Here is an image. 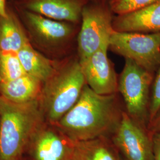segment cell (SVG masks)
<instances>
[{
	"mask_svg": "<svg viewBox=\"0 0 160 160\" xmlns=\"http://www.w3.org/2000/svg\"><path fill=\"white\" fill-rule=\"evenodd\" d=\"M119 96L98 94L86 85L77 102L55 125L75 142L111 138L125 110Z\"/></svg>",
	"mask_w": 160,
	"mask_h": 160,
	"instance_id": "obj_1",
	"label": "cell"
},
{
	"mask_svg": "<svg viewBox=\"0 0 160 160\" xmlns=\"http://www.w3.org/2000/svg\"><path fill=\"white\" fill-rule=\"evenodd\" d=\"M86 85L77 53L57 61L43 82L39 102L47 123L55 125L77 102Z\"/></svg>",
	"mask_w": 160,
	"mask_h": 160,
	"instance_id": "obj_2",
	"label": "cell"
},
{
	"mask_svg": "<svg viewBox=\"0 0 160 160\" xmlns=\"http://www.w3.org/2000/svg\"><path fill=\"white\" fill-rule=\"evenodd\" d=\"M45 122L39 100L12 103L0 96V160H22L34 133Z\"/></svg>",
	"mask_w": 160,
	"mask_h": 160,
	"instance_id": "obj_3",
	"label": "cell"
},
{
	"mask_svg": "<svg viewBox=\"0 0 160 160\" xmlns=\"http://www.w3.org/2000/svg\"><path fill=\"white\" fill-rule=\"evenodd\" d=\"M11 6L23 25L30 44L37 51L53 61L77 53L81 24L53 20Z\"/></svg>",
	"mask_w": 160,
	"mask_h": 160,
	"instance_id": "obj_4",
	"label": "cell"
},
{
	"mask_svg": "<svg viewBox=\"0 0 160 160\" xmlns=\"http://www.w3.org/2000/svg\"><path fill=\"white\" fill-rule=\"evenodd\" d=\"M154 75L133 61L125 59V65L118 79V94L122 98L125 112L132 119L147 128Z\"/></svg>",
	"mask_w": 160,
	"mask_h": 160,
	"instance_id": "obj_5",
	"label": "cell"
},
{
	"mask_svg": "<svg viewBox=\"0 0 160 160\" xmlns=\"http://www.w3.org/2000/svg\"><path fill=\"white\" fill-rule=\"evenodd\" d=\"M114 16L108 2L102 0H90L84 6L77 44L80 61L103 48L109 49L110 38L114 32L112 26Z\"/></svg>",
	"mask_w": 160,
	"mask_h": 160,
	"instance_id": "obj_6",
	"label": "cell"
},
{
	"mask_svg": "<svg viewBox=\"0 0 160 160\" xmlns=\"http://www.w3.org/2000/svg\"><path fill=\"white\" fill-rule=\"evenodd\" d=\"M109 50L125 59L133 61L155 74L160 65V33L114 31L109 40Z\"/></svg>",
	"mask_w": 160,
	"mask_h": 160,
	"instance_id": "obj_7",
	"label": "cell"
},
{
	"mask_svg": "<svg viewBox=\"0 0 160 160\" xmlns=\"http://www.w3.org/2000/svg\"><path fill=\"white\" fill-rule=\"evenodd\" d=\"M152 134L124 110L120 123L110 138L125 160H153Z\"/></svg>",
	"mask_w": 160,
	"mask_h": 160,
	"instance_id": "obj_8",
	"label": "cell"
},
{
	"mask_svg": "<svg viewBox=\"0 0 160 160\" xmlns=\"http://www.w3.org/2000/svg\"><path fill=\"white\" fill-rule=\"evenodd\" d=\"M75 142L57 126L45 122L30 139L27 160H67L74 154Z\"/></svg>",
	"mask_w": 160,
	"mask_h": 160,
	"instance_id": "obj_9",
	"label": "cell"
},
{
	"mask_svg": "<svg viewBox=\"0 0 160 160\" xmlns=\"http://www.w3.org/2000/svg\"><path fill=\"white\" fill-rule=\"evenodd\" d=\"M108 50L103 48L80 61L86 85L100 95L118 93L119 76L108 58Z\"/></svg>",
	"mask_w": 160,
	"mask_h": 160,
	"instance_id": "obj_10",
	"label": "cell"
},
{
	"mask_svg": "<svg viewBox=\"0 0 160 160\" xmlns=\"http://www.w3.org/2000/svg\"><path fill=\"white\" fill-rule=\"evenodd\" d=\"M90 0H9L17 8L53 20L81 24V13Z\"/></svg>",
	"mask_w": 160,
	"mask_h": 160,
	"instance_id": "obj_11",
	"label": "cell"
},
{
	"mask_svg": "<svg viewBox=\"0 0 160 160\" xmlns=\"http://www.w3.org/2000/svg\"><path fill=\"white\" fill-rule=\"evenodd\" d=\"M112 26L118 32L160 33V0L134 12L114 15Z\"/></svg>",
	"mask_w": 160,
	"mask_h": 160,
	"instance_id": "obj_12",
	"label": "cell"
},
{
	"mask_svg": "<svg viewBox=\"0 0 160 160\" xmlns=\"http://www.w3.org/2000/svg\"><path fill=\"white\" fill-rule=\"evenodd\" d=\"M28 43L23 25L8 1V16H0L1 53H17Z\"/></svg>",
	"mask_w": 160,
	"mask_h": 160,
	"instance_id": "obj_13",
	"label": "cell"
},
{
	"mask_svg": "<svg viewBox=\"0 0 160 160\" xmlns=\"http://www.w3.org/2000/svg\"><path fill=\"white\" fill-rule=\"evenodd\" d=\"M43 82L30 75L0 82V96L12 103L23 104L39 100Z\"/></svg>",
	"mask_w": 160,
	"mask_h": 160,
	"instance_id": "obj_14",
	"label": "cell"
},
{
	"mask_svg": "<svg viewBox=\"0 0 160 160\" xmlns=\"http://www.w3.org/2000/svg\"><path fill=\"white\" fill-rule=\"evenodd\" d=\"M17 55L26 74L43 83L55 71L57 61L46 57L30 43L24 46Z\"/></svg>",
	"mask_w": 160,
	"mask_h": 160,
	"instance_id": "obj_15",
	"label": "cell"
},
{
	"mask_svg": "<svg viewBox=\"0 0 160 160\" xmlns=\"http://www.w3.org/2000/svg\"><path fill=\"white\" fill-rule=\"evenodd\" d=\"M74 154L78 160H122L110 138L75 142Z\"/></svg>",
	"mask_w": 160,
	"mask_h": 160,
	"instance_id": "obj_16",
	"label": "cell"
},
{
	"mask_svg": "<svg viewBox=\"0 0 160 160\" xmlns=\"http://www.w3.org/2000/svg\"><path fill=\"white\" fill-rule=\"evenodd\" d=\"M26 74L17 53H1L0 82L16 80Z\"/></svg>",
	"mask_w": 160,
	"mask_h": 160,
	"instance_id": "obj_17",
	"label": "cell"
},
{
	"mask_svg": "<svg viewBox=\"0 0 160 160\" xmlns=\"http://www.w3.org/2000/svg\"><path fill=\"white\" fill-rule=\"evenodd\" d=\"M159 0H108V4L114 15L134 12Z\"/></svg>",
	"mask_w": 160,
	"mask_h": 160,
	"instance_id": "obj_18",
	"label": "cell"
},
{
	"mask_svg": "<svg viewBox=\"0 0 160 160\" xmlns=\"http://www.w3.org/2000/svg\"><path fill=\"white\" fill-rule=\"evenodd\" d=\"M160 109V65L155 73L151 86L149 109V122ZM148 122V123H149Z\"/></svg>",
	"mask_w": 160,
	"mask_h": 160,
	"instance_id": "obj_19",
	"label": "cell"
},
{
	"mask_svg": "<svg viewBox=\"0 0 160 160\" xmlns=\"http://www.w3.org/2000/svg\"><path fill=\"white\" fill-rule=\"evenodd\" d=\"M148 129L152 135L155 133H160V109L154 118L149 122Z\"/></svg>",
	"mask_w": 160,
	"mask_h": 160,
	"instance_id": "obj_20",
	"label": "cell"
},
{
	"mask_svg": "<svg viewBox=\"0 0 160 160\" xmlns=\"http://www.w3.org/2000/svg\"><path fill=\"white\" fill-rule=\"evenodd\" d=\"M153 160H160V133H155L152 135Z\"/></svg>",
	"mask_w": 160,
	"mask_h": 160,
	"instance_id": "obj_21",
	"label": "cell"
},
{
	"mask_svg": "<svg viewBox=\"0 0 160 160\" xmlns=\"http://www.w3.org/2000/svg\"><path fill=\"white\" fill-rule=\"evenodd\" d=\"M9 0H0V16H8V6Z\"/></svg>",
	"mask_w": 160,
	"mask_h": 160,
	"instance_id": "obj_22",
	"label": "cell"
},
{
	"mask_svg": "<svg viewBox=\"0 0 160 160\" xmlns=\"http://www.w3.org/2000/svg\"><path fill=\"white\" fill-rule=\"evenodd\" d=\"M67 160H78L77 158H76V157L75 156L74 154H73L72 155V156H71L68 159H67Z\"/></svg>",
	"mask_w": 160,
	"mask_h": 160,
	"instance_id": "obj_23",
	"label": "cell"
},
{
	"mask_svg": "<svg viewBox=\"0 0 160 160\" xmlns=\"http://www.w3.org/2000/svg\"><path fill=\"white\" fill-rule=\"evenodd\" d=\"M102 1H104V2H107L108 0H102Z\"/></svg>",
	"mask_w": 160,
	"mask_h": 160,
	"instance_id": "obj_24",
	"label": "cell"
},
{
	"mask_svg": "<svg viewBox=\"0 0 160 160\" xmlns=\"http://www.w3.org/2000/svg\"><path fill=\"white\" fill-rule=\"evenodd\" d=\"M90 1H98L99 0H90Z\"/></svg>",
	"mask_w": 160,
	"mask_h": 160,
	"instance_id": "obj_25",
	"label": "cell"
},
{
	"mask_svg": "<svg viewBox=\"0 0 160 160\" xmlns=\"http://www.w3.org/2000/svg\"><path fill=\"white\" fill-rule=\"evenodd\" d=\"M0 58H1V51H0Z\"/></svg>",
	"mask_w": 160,
	"mask_h": 160,
	"instance_id": "obj_26",
	"label": "cell"
},
{
	"mask_svg": "<svg viewBox=\"0 0 160 160\" xmlns=\"http://www.w3.org/2000/svg\"><path fill=\"white\" fill-rule=\"evenodd\" d=\"M27 160L26 159H24V158H23V160Z\"/></svg>",
	"mask_w": 160,
	"mask_h": 160,
	"instance_id": "obj_27",
	"label": "cell"
},
{
	"mask_svg": "<svg viewBox=\"0 0 160 160\" xmlns=\"http://www.w3.org/2000/svg\"><path fill=\"white\" fill-rule=\"evenodd\" d=\"M122 160H125L123 158V157H122Z\"/></svg>",
	"mask_w": 160,
	"mask_h": 160,
	"instance_id": "obj_28",
	"label": "cell"
}]
</instances>
